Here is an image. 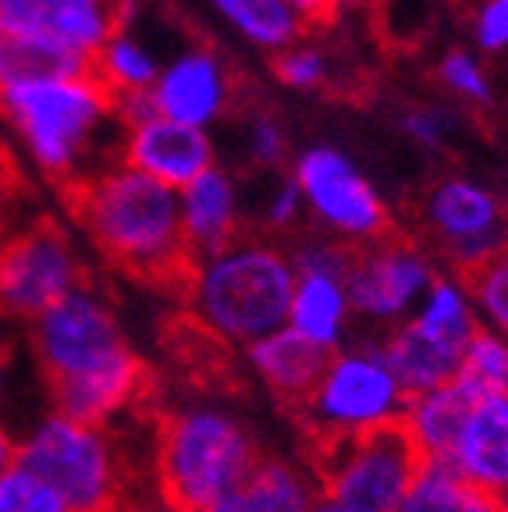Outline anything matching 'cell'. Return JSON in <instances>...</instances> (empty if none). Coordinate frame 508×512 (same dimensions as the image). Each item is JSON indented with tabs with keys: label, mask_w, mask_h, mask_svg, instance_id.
<instances>
[{
	"label": "cell",
	"mask_w": 508,
	"mask_h": 512,
	"mask_svg": "<svg viewBox=\"0 0 508 512\" xmlns=\"http://www.w3.org/2000/svg\"><path fill=\"white\" fill-rule=\"evenodd\" d=\"M498 502H501V509H505V512H508V491H505V495H501V498H498Z\"/></svg>",
	"instance_id": "obj_43"
},
{
	"label": "cell",
	"mask_w": 508,
	"mask_h": 512,
	"mask_svg": "<svg viewBox=\"0 0 508 512\" xmlns=\"http://www.w3.org/2000/svg\"><path fill=\"white\" fill-rule=\"evenodd\" d=\"M288 8L302 18L306 29H320V25H331L338 18V0H285Z\"/></svg>",
	"instance_id": "obj_37"
},
{
	"label": "cell",
	"mask_w": 508,
	"mask_h": 512,
	"mask_svg": "<svg viewBox=\"0 0 508 512\" xmlns=\"http://www.w3.org/2000/svg\"><path fill=\"white\" fill-rule=\"evenodd\" d=\"M15 459H18V448L8 441V434L0 431V477H4V473H8L11 466H15Z\"/></svg>",
	"instance_id": "obj_39"
},
{
	"label": "cell",
	"mask_w": 508,
	"mask_h": 512,
	"mask_svg": "<svg viewBox=\"0 0 508 512\" xmlns=\"http://www.w3.org/2000/svg\"><path fill=\"white\" fill-rule=\"evenodd\" d=\"M118 160L125 168L139 171V175L153 178V182L175 192L192 185L203 171L217 168L210 132L160 118V114H150V118L125 128Z\"/></svg>",
	"instance_id": "obj_16"
},
{
	"label": "cell",
	"mask_w": 508,
	"mask_h": 512,
	"mask_svg": "<svg viewBox=\"0 0 508 512\" xmlns=\"http://www.w3.org/2000/svg\"><path fill=\"white\" fill-rule=\"evenodd\" d=\"M153 477L167 512H214L242 488L260 448L221 413L160 406L153 413Z\"/></svg>",
	"instance_id": "obj_5"
},
{
	"label": "cell",
	"mask_w": 508,
	"mask_h": 512,
	"mask_svg": "<svg viewBox=\"0 0 508 512\" xmlns=\"http://www.w3.org/2000/svg\"><path fill=\"white\" fill-rule=\"evenodd\" d=\"M0 118L18 136L22 150L43 178L68 192L121 157L125 128L118 121L114 96L93 72L50 75L22 86L0 89Z\"/></svg>",
	"instance_id": "obj_2"
},
{
	"label": "cell",
	"mask_w": 508,
	"mask_h": 512,
	"mask_svg": "<svg viewBox=\"0 0 508 512\" xmlns=\"http://www.w3.org/2000/svg\"><path fill=\"white\" fill-rule=\"evenodd\" d=\"M214 512H256V505L249 502L242 491H231V495H224L221 502L214 505Z\"/></svg>",
	"instance_id": "obj_38"
},
{
	"label": "cell",
	"mask_w": 508,
	"mask_h": 512,
	"mask_svg": "<svg viewBox=\"0 0 508 512\" xmlns=\"http://www.w3.org/2000/svg\"><path fill=\"white\" fill-rule=\"evenodd\" d=\"M413 324L430 342H437L448 352H459V356H466L469 342H473V335H477V328H480L477 313L469 310L466 288L455 278H445V274L434 278V285H430V292L423 296V306L413 317Z\"/></svg>",
	"instance_id": "obj_23"
},
{
	"label": "cell",
	"mask_w": 508,
	"mask_h": 512,
	"mask_svg": "<svg viewBox=\"0 0 508 512\" xmlns=\"http://www.w3.org/2000/svg\"><path fill=\"white\" fill-rule=\"evenodd\" d=\"M239 491L256 505V512H313V495L306 480L288 463H281L274 452L256 456Z\"/></svg>",
	"instance_id": "obj_25"
},
{
	"label": "cell",
	"mask_w": 508,
	"mask_h": 512,
	"mask_svg": "<svg viewBox=\"0 0 508 512\" xmlns=\"http://www.w3.org/2000/svg\"><path fill=\"white\" fill-rule=\"evenodd\" d=\"M0 22L93 64L121 29V0H0Z\"/></svg>",
	"instance_id": "obj_17"
},
{
	"label": "cell",
	"mask_w": 508,
	"mask_h": 512,
	"mask_svg": "<svg viewBox=\"0 0 508 512\" xmlns=\"http://www.w3.org/2000/svg\"><path fill=\"white\" fill-rule=\"evenodd\" d=\"M391 413H409V402L398 392L395 377L384 367V360L374 349L356 352V356H338L331 377L320 388L317 402H313L310 420L295 431L306 427H359L370 420H381Z\"/></svg>",
	"instance_id": "obj_15"
},
{
	"label": "cell",
	"mask_w": 508,
	"mask_h": 512,
	"mask_svg": "<svg viewBox=\"0 0 508 512\" xmlns=\"http://www.w3.org/2000/svg\"><path fill=\"white\" fill-rule=\"evenodd\" d=\"M157 349L171 377L189 392L239 402H246L249 392H253L239 352L231 349V342L221 331H214L192 310H175L160 320Z\"/></svg>",
	"instance_id": "obj_12"
},
{
	"label": "cell",
	"mask_w": 508,
	"mask_h": 512,
	"mask_svg": "<svg viewBox=\"0 0 508 512\" xmlns=\"http://www.w3.org/2000/svg\"><path fill=\"white\" fill-rule=\"evenodd\" d=\"M374 352L384 360V367L391 370V377H395L398 392L405 395L409 409H413L416 399H423V395L455 381L462 367L459 352H448L437 342H430L413 320H402V324L384 331V338L374 345Z\"/></svg>",
	"instance_id": "obj_20"
},
{
	"label": "cell",
	"mask_w": 508,
	"mask_h": 512,
	"mask_svg": "<svg viewBox=\"0 0 508 512\" xmlns=\"http://www.w3.org/2000/svg\"><path fill=\"white\" fill-rule=\"evenodd\" d=\"M416 242L462 274L508 242V203L491 185L466 175H441L416 203Z\"/></svg>",
	"instance_id": "obj_7"
},
{
	"label": "cell",
	"mask_w": 508,
	"mask_h": 512,
	"mask_svg": "<svg viewBox=\"0 0 508 512\" xmlns=\"http://www.w3.org/2000/svg\"><path fill=\"white\" fill-rule=\"evenodd\" d=\"M274 79L292 93H317L331 82V57L317 43H295L285 54L270 57Z\"/></svg>",
	"instance_id": "obj_29"
},
{
	"label": "cell",
	"mask_w": 508,
	"mask_h": 512,
	"mask_svg": "<svg viewBox=\"0 0 508 512\" xmlns=\"http://www.w3.org/2000/svg\"><path fill=\"white\" fill-rule=\"evenodd\" d=\"M178 210H182V239L192 267L242 235L239 189L224 168L203 171L196 182L185 185L178 192Z\"/></svg>",
	"instance_id": "obj_18"
},
{
	"label": "cell",
	"mask_w": 508,
	"mask_h": 512,
	"mask_svg": "<svg viewBox=\"0 0 508 512\" xmlns=\"http://www.w3.org/2000/svg\"><path fill=\"white\" fill-rule=\"evenodd\" d=\"M93 75L104 82V89L121 96H146L160 75V61L132 29H118L93 57Z\"/></svg>",
	"instance_id": "obj_24"
},
{
	"label": "cell",
	"mask_w": 508,
	"mask_h": 512,
	"mask_svg": "<svg viewBox=\"0 0 508 512\" xmlns=\"http://www.w3.org/2000/svg\"><path fill=\"white\" fill-rule=\"evenodd\" d=\"M306 203H302V192L295 185V178H278V185L270 189L267 203H263V228L260 232L274 235V239H292L295 232H302V221H306Z\"/></svg>",
	"instance_id": "obj_33"
},
{
	"label": "cell",
	"mask_w": 508,
	"mask_h": 512,
	"mask_svg": "<svg viewBox=\"0 0 508 512\" xmlns=\"http://www.w3.org/2000/svg\"><path fill=\"white\" fill-rule=\"evenodd\" d=\"M93 249L128 281L185 303L192 264L182 239L178 192L125 164L96 171L61 192Z\"/></svg>",
	"instance_id": "obj_1"
},
{
	"label": "cell",
	"mask_w": 508,
	"mask_h": 512,
	"mask_svg": "<svg viewBox=\"0 0 508 512\" xmlns=\"http://www.w3.org/2000/svg\"><path fill=\"white\" fill-rule=\"evenodd\" d=\"M437 271L430 253L409 232H388L384 239L349 246L345 260V296L349 310L374 320H402V313L427 296Z\"/></svg>",
	"instance_id": "obj_11"
},
{
	"label": "cell",
	"mask_w": 508,
	"mask_h": 512,
	"mask_svg": "<svg viewBox=\"0 0 508 512\" xmlns=\"http://www.w3.org/2000/svg\"><path fill=\"white\" fill-rule=\"evenodd\" d=\"M18 470L36 473L64 498L68 512H96L128 484H139L146 466L128 452H114L107 431H93L54 416L36 431V438L18 448Z\"/></svg>",
	"instance_id": "obj_6"
},
{
	"label": "cell",
	"mask_w": 508,
	"mask_h": 512,
	"mask_svg": "<svg viewBox=\"0 0 508 512\" xmlns=\"http://www.w3.org/2000/svg\"><path fill=\"white\" fill-rule=\"evenodd\" d=\"M153 114L182 125L203 128L224 118L235 104V75L231 64L214 47H185L167 64H160V75L150 89Z\"/></svg>",
	"instance_id": "obj_13"
},
{
	"label": "cell",
	"mask_w": 508,
	"mask_h": 512,
	"mask_svg": "<svg viewBox=\"0 0 508 512\" xmlns=\"http://www.w3.org/2000/svg\"><path fill=\"white\" fill-rule=\"evenodd\" d=\"M452 278L487 313V320L501 331V338H508V246L491 253L487 260H480L477 267L452 274Z\"/></svg>",
	"instance_id": "obj_28"
},
{
	"label": "cell",
	"mask_w": 508,
	"mask_h": 512,
	"mask_svg": "<svg viewBox=\"0 0 508 512\" xmlns=\"http://www.w3.org/2000/svg\"><path fill=\"white\" fill-rule=\"evenodd\" d=\"M299 452L320 495L345 512H398L434 466L409 413L359 427H306Z\"/></svg>",
	"instance_id": "obj_3"
},
{
	"label": "cell",
	"mask_w": 508,
	"mask_h": 512,
	"mask_svg": "<svg viewBox=\"0 0 508 512\" xmlns=\"http://www.w3.org/2000/svg\"><path fill=\"white\" fill-rule=\"evenodd\" d=\"M459 370L480 381L484 388H491V392H508V338L494 335L491 328L480 324Z\"/></svg>",
	"instance_id": "obj_31"
},
{
	"label": "cell",
	"mask_w": 508,
	"mask_h": 512,
	"mask_svg": "<svg viewBox=\"0 0 508 512\" xmlns=\"http://www.w3.org/2000/svg\"><path fill=\"white\" fill-rule=\"evenodd\" d=\"M466 484L501 498L508 491V392H487L466 416L452 459Z\"/></svg>",
	"instance_id": "obj_19"
},
{
	"label": "cell",
	"mask_w": 508,
	"mask_h": 512,
	"mask_svg": "<svg viewBox=\"0 0 508 512\" xmlns=\"http://www.w3.org/2000/svg\"><path fill=\"white\" fill-rule=\"evenodd\" d=\"M292 292V246L260 228H242L231 246L192 267L189 296L182 306L207 320L224 338L260 342L285 328L292 313Z\"/></svg>",
	"instance_id": "obj_4"
},
{
	"label": "cell",
	"mask_w": 508,
	"mask_h": 512,
	"mask_svg": "<svg viewBox=\"0 0 508 512\" xmlns=\"http://www.w3.org/2000/svg\"><path fill=\"white\" fill-rule=\"evenodd\" d=\"M29 345L43 384L89 374L132 349L111 299L93 278L50 306L47 313L29 320Z\"/></svg>",
	"instance_id": "obj_8"
},
{
	"label": "cell",
	"mask_w": 508,
	"mask_h": 512,
	"mask_svg": "<svg viewBox=\"0 0 508 512\" xmlns=\"http://www.w3.org/2000/svg\"><path fill=\"white\" fill-rule=\"evenodd\" d=\"M505 246H508V242H505Z\"/></svg>",
	"instance_id": "obj_44"
},
{
	"label": "cell",
	"mask_w": 508,
	"mask_h": 512,
	"mask_svg": "<svg viewBox=\"0 0 508 512\" xmlns=\"http://www.w3.org/2000/svg\"><path fill=\"white\" fill-rule=\"evenodd\" d=\"M246 157L253 168L278 171L288 157V128L278 114H253L246 128Z\"/></svg>",
	"instance_id": "obj_34"
},
{
	"label": "cell",
	"mask_w": 508,
	"mask_h": 512,
	"mask_svg": "<svg viewBox=\"0 0 508 512\" xmlns=\"http://www.w3.org/2000/svg\"><path fill=\"white\" fill-rule=\"evenodd\" d=\"M8 363H11V352H0V370L8 367Z\"/></svg>",
	"instance_id": "obj_42"
},
{
	"label": "cell",
	"mask_w": 508,
	"mask_h": 512,
	"mask_svg": "<svg viewBox=\"0 0 508 512\" xmlns=\"http://www.w3.org/2000/svg\"><path fill=\"white\" fill-rule=\"evenodd\" d=\"M0 512H68V505L47 480L11 466L0 477Z\"/></svg>",
	"instance_id": "obj_32"
},
{
	"label": "cell",
	"mask_w": 508,
	"mask_h": 512,
	"mask_svg": "<svg viewBox=\"0 0 508 512\" xmlns=\"http://www.w3.org/2000/svg\"><path fill=\"white\" fill-rule=\"evenodd\" d=\"M29 182H25L22 168L15 164L11 150L0 143V246L22 228V214L29 207Z\"/></svg>",
	"instance_id": "obj_35"
},
{
	"label": "cell",
	"mask_w": 508,
	"mask_h": 512,
	"mask_svg": "<svg viewBox=\"0 0 508 512\" xmlns=\"http://www.w3.org/2000/svg\"><path fill=\"white\" fill-rule=\"evenodd\" d=\"M0 352H11V338L4 335V313H0Z\"/></svg>",
	"instance_id": "obj_40"
},
{
	"label": "cell",
	"mask_w": 508,
	"mask_h": 512,
	"mask_svg": "<svg viewBox=\"0 0 508 512\" xmlns=\"http://www.w3.org/2000/svg\"><path fill=\"white\" fill-rule=\"evenodd\" d=\"M398 512H505L487 491L473 488L452 466H430V473L413 488Z\"/></svg>",
	"instance_id": "obj_26"
},
{
	"label": "cell",
	"mask_w": 508,
	"mask_h": 512,
	"mask_svg": "<svg viewBox=\"0 0 508 512\" xmlns=\"http://www.w3.org/2000/svg\"><path fill=\"white\" fill-rule=\"evenodd\" d=\"M437 82L448 96L462 100L469 107L494 104V79L487 61L473 47H452L437 61Z\"/></svg>",
	"instance_id": "obj_27"
},
{
	"label": "cell",
	"mask_w": 508,
	"mask_h": 512,
	"mask_svg": "<svg viewBox=\"0 0 508 512\" xmlns=\"http://www.w3.org/2000/svg\"><path fill=\"white\" fill-rule=\"evenodd\" d=\"M356 4H363V0H338V8H356Z\"/></svg>",
	"instance_id": "obj_41"
},
{
	"label": "cell",
	"mask_w": 508,
	"mask_h": 512,
	"mask_svg": "<svg viewBox=\"0 0 508 512\" xmlns=\"http://www.w3.org/2000/svg\"><path fill=\"white\" fill-rule=\"evenodd\" d=\"M203 4L214 11L224 29L267 57L285 54L310 32L285 0H203Z\"/></svg>",
	"instance_id": "obj_21"
},
{
	"label": "cell",
	"mask_w": 508,
	"mask_h": 512,
	"mask_svg": "<svg viewBox=\"0 0 508 512\" xmlns=\"http://www.w3.org/2000/svg\"><path fill=\"white\" fill-rule=\"evenodd\" d=\"M469 40H473V50L484 57L508 54V0H473Z\"/></svg>",
	"instance_id": "obj_36"
},
{
	"label": "cell",
	"mask_w": 508,
	"mask_h": 512,
	"mask_svg": "<svg viewBox=\"0 0 508 512\" xmlns=\"http://www.w3.org/2000/svg\"><path fill=\"white\" fill-rule=\"evenodd\" d=\"M405 139L420 150H445L462 128V114L452 104H416L398 118Z\"/></svg>",
	"instance_id": "obj_30"
},
{
	"label": "cell",
	"mask_w": 508,
	"mask_h": 512,
	"mask_svg": "<svg viewBox=\"0 0 508 512\" xmlns=\"http://www.w3.org/2000/svg\"><path fill=\"white\" fill-rule=\"evenodd\" d=\"M79 72H93V64L47 40H36L29 32L15 29V25L0 22V89L22 86V82L32 79H50V75Z\"/></svg>",
	"instance_id": "obj_22"
},
{
	"label": "cell",
	"mask_w": 508,
	"mask_h": 512,
	"mask_svg": "<svg viewBox=\"0 0 508 512\" xmlns=\"http://www.w3.org/2000/svg\"><path fill=\"white\" fill-rule=\"evenodd\" d=\"M249 356H253L256 370H260L278 409L295 427H302L310 420L313 402H317L320 388L331 377L342 352H338V345H320L313 338L299 335L295 328H281L253 342Z\"/></svg>",
	"instance_id": "obj_14"
},
{
	"label": "cell",
	"mask_w": 508,
	"mask_h": 512,
	"mask_svg": "<svg viewBox=\"0 0 508 512\" xmlns=\"http://www.w3.org/2000/svg\"><path fill=\"white\" fill-rule=\"evenodd\" d=\"M292 178L302 192L306 214L317 221L320 235L327 239L363 246L395 232L381 192L338 146H306L295 157Z\"/></svg>",
	"instance_id": "obj_9"
},
{
	"label": "cell",
	"mask_w": 508,
	"mask_h": 512,
	"mask_svg": "<svg viewBox=\"0 0 508 512\" xmlns=\"http://www.w3.org/2000/svg\"><path fill=\"white\" fill-rule=\"evenodd\" d=\"M93 278L54 217H32L0 246V313L36 320Z\"/></svg>",
	"instance_id": "obj_10"
}]
</instances>
